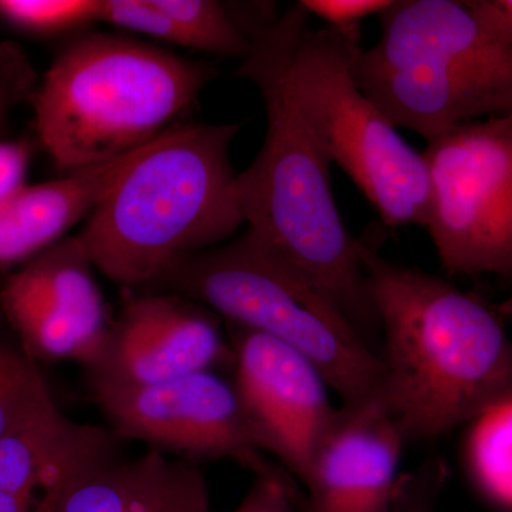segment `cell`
I'll return each instance as SVG.
<instances>
[{"mask_svg": "<svg viewBox=\"0 0 512 512\" xmlns=\"http://www.w3.org/2000/svg\"><path fill=\"white\" fill-rule=\"evenodd\" d=\"M2 113H3L2 96H0V124H2Z\"/></svg>", "mask_w": 512, "mask_h": 512, "instance_id": "83f0119b", "label": "cell"}, {"mask_svg": "<svg viewBox=\"0 0 512 512\" xmlns=\"http://www.w3.org/2000/svg\"><path fill=\"white\" fill-rule=\"evenodd\" d=\"M495 311L498 312L501 318L512 319V292L507 299H504V301L495 308Z\"/></svg>", "mask_w": 512, "mask_h": 512, "instance_id": "484cf974", "label": "cell"}, {"mask_svg": "<svg viewBox=\"0 0 512 512\" xmlns=\"http://www.w3.org/2000/svg\"><path fill=\"white\" fill-rule=\"evenodd\" d=\"M382 37L357 53L360 90L397 128L430 141L483 116L512 113V46L454 0H399Z\"/></svg>", "mask_w": 512, "mask_h": 512, "instance_id": "8992f818", "label": "cell"}, {"mask_svg": "<svg viewBox=\"0 0 512 512\" xmlns=\"http://www.w3.org/2000/svg\"><path fill=\"white\" fill-rule=\"evenodd\" d=\"M100 0H0V18L37 35H55L99 20Z\"/></svg>", "mask_w": 512, "mask_h": 512, "instance_id": "ffe728a7", "label": "cell"}, {"mask_svg": "<svg viewBox=\"0 0 512 512\" xmlns=\"http://www.w3.org/2000/svg\"><path fill=\"white\" fill-rule=\"evenodd\" d=\"M79 239L45 249L0 284V308L37 363L96 365L113 320Z\"/></svg>", "mask_w": 512, "mask_h": 512, "instance_id": "30bf717a", "label": "cell"}, {"mask_svg": "<svg viewBox=\"0 0 512 512\" xmlns=\"http://www.w3.org/2000/svg\"><path fill=\"white\" fill-rule=\"evenodd\" d=\"M302 512H312V511H309L308 508H306L305 505H303ZM406 512H429V511H427V508L424 507L423 504H417V505H413V507H410L409 510H407Z\"/></svg>", "mask_w": 512, "mask_h": 512, "instance_id": "4316f807", "label": "cell"}, {"mask_svg": "<svg viewBox=\"0 0 512 512\" xmlns=\"http://www.w3.org/2000/svg\"><path fill=\"white\" fill-rule=\"evenodd\" d=\"M148 292L177 293L232 325L298 350L315 363L343 404L360 402L382 386L379 353L339 306L247 234L184 259Z\"/></svg>", "mask_w": 512, "mask_h": 512, "instance_id": "52a82bcc", "label": "cell"}, {"mask_svg": "<svg viewBox=\"0 0 512 512\" xmlns=\"http://www.w3.org/2000/svg\"><path fill=\"white\" fill-rule=\"evenodd\" d=\"M121 441L192 463L234 460L255 476L279 468L259 447L234 382L215 370L143 386H90Z\"/></svg>", "mask_w": 512, "mask_h": 512, "instance_id": "9c48e42d", "label": "cell"}, {"mask_svg": "<svg viewBox=\"0 0 512 512\" xmlns=\"http://www.w3.org/2000/svg\"><path fill=\"white\" fill-rule=\"evenodd\" d=\"M180 26L191 49L242 57L251 49V37L241 16L215 0H156Z\"/></svg>", "mask_w": 512, "mask_h": 512, "instance_id": "d6986e66", "label": "cell"}, {"mask_svg": "<svg viewBox=\"0 0 512 512\" xmlns=\"http://www.w3.org/2000/svg\"><path fill=\"white\" fill-rule=\"evenodd\" d=\"M308 16L296 3L279 18L256 20L293 109L326 160L348 174L387 227H423L429 204L423 153L360 90L353 64L362 35L309 28Z\"/></svg>", "mask_w": 512, "mask_h": 512, "instance_id": "277c9868", "label": "cell"}, {"mask_svg": "<svg viewBox=\"0 0 512 512\" xmlns=\"http://www.w3.org/2000/svg\"><path fill=\"white\" fill-rule=\"evenodd\" d=\"M241 123L177 124L138 151L76 235L97 271L151 291L244 224L232 141Z\"/></svg>", "mask_w": 512, "mask_h": 512, "instance_id": "7a4b0ae2", "label": "cell"}, {"mask_svg": "<svg viewBox=\"0 0 512 512\" xmlns=\"http://www.w3.org/2000/svg\"><path fill=\"white\" fill-rule=\"evenodd\" d=\"M466 5L495 37L512 46V0H471Z\"/></svg>", "mask_w": 512, "mask_h": 512, "instance_id": "d4e9b609", "label": "cell"}, {"mask_svg": "<svg viewBox=\"0 0 512 512\" xmlns=\"http://www.w3.org/2000/svg\"><path fill=\"white\" fill-rule=\"evenodd\" d=\"M298 494L291 476L281 467L255 476L251 490L232 512H296Z\"/></svg>", "mask_w": 512, "mask_h": 512, "instance_id": "7402d4cb", "label": "cell"}, {"mask_svg": "<svg viewBox=\"0 0 512 512\" xmlns=\"http://www.w3.org/2000/svg\"><path fill=\"white\" fill-rule=\"evenodd\" d=\"M468 424L464 456L471 480L488 500L512 510V394Z\"/></svg>", "mask_w": 512, "mask_h": 512, "instance_id": "ac0fdd59", "label": "cell"}, {"mask_svg": "<svg viewBox=\"0 0 512 512\" xmlns=\"http://www.w3.org/2000/svg\"><path fill=\"white\" fill-rule=\"evenodd\" d=\"M301 6L328 28L343 33H360V22L376 13H383L392 0H302Z\"/></svg>", "mask_w": 512, "mask_h": 512, "instance_id": "603a6c76", "label": "cell"}, {"mask_svg": "<svg viewBox=\"0 0 512 512\" xmlns=\"http://www.w3.org/2000/svg\"><path fill=\"white\" fill-rule=\"evenodd\" d=\"M201 464L147 448L117 454L74 481L59 512H210Z\"/></svg>", "mask_w": 512, "mask_h": 512, "instance_id": "9a60e30c", "label": "cell"}, {"mask_svg": "<svg viewBox=\"0 0 512 512\" xmlns=\"http://www.w3.org/2000/svg\"><path fill=\"white\" fill-rule=\"evenodd\" d=\"M234 366L231 343L211 309L171 292L124 302L106 348L86 370L89 386H143Z\"/></svg>", "mask_w": 512, "mask_h": 512, "instance_id": "7c38bea8", "label": "cell"}, {"mask_svg": "<svg viewBox=\"0 0 512 512\" xmlns=\"http://www.w3.org/2000/svg\"><path fill=\"white\" fill-rule=\"evenodd\" d=\"M99 20L171 45L187 47L183 30L156 0H100Z\"/></svg>", "mask_w": 512, "mask_h": 512, "instance_id": "44dd1931", "label": "cell"}, {"mask_svg": "<svg viewBox=\"0 0 512 512\" xmlns=\"http://www.w3.org/2000/svg\"><path fill=\"white\" fill-rule=\"evenodd\" d=\"M30 150L22 141H0V207L26 185Z\"/></svg>", "mask_w": 512, "mask_h": 512, "instance_id": "cb8c5ba5", "label": "cell"}, {"mask_svg": "<svg viewBox=\"0 0 512 512\" xmlns=\"http://www.w3.org/2000/svg\"><path fill=\"white\" fill-rule=\"evenodd\" d=\"M238 76L258 87L266 134L258 156L237 175L248 235L259 248L325 293L369 342L380 332L365 266L363 242L340 217L330 163L293 109L274 56L258 28Z\"/></svg>", "mask_w": 512, "mask_h": 512, "instance_id": "3957f363", "label": "cell"}, {"mask_svg": "<svg viewBox=\"0 0 512 512\" xmlns=\"http://www.w3.org/2000/svg\"><path fill=\"white\" fill-rule=\"evenodd\" d=\"M60 413L39 363L0 308V439L40 426Z\"/></svg>", "mask_w": 512, "mask_h": 512, "instance_id": "e0dca14e", "label": "cell"}, {"mask_svg": "<svg viewBox=\"0 0 512 512\" xmlns=\"http://www.w3.org/2000/svg\"><path fill=\"white\" fill-rule=\"evenodd\" d=\"M423 227L454 275L512 278V113L468 121L427 141Z\"/></svg>", "mask_w": 512, "mask_h": 512, "instance_id": "ba28073f", "label": "cell"}, {"mask_svg": "<svg viewBox=\"0 0 512 512\" xmlns=\"http://www.w3.org/2000/svg\"><path fill=\"white\" fill-rule=\"evenodd\" d=\"M383 333L379 394L407 440H434L512 394V340L490 306L363 244Z\"/></svg>", "mask_w": 512, "mask_h": 512, "instance_id": "6da1fadb", "label": "cell"}, {"mask_svg": "<svg viewBox=\"0 0 512 512\" xmlns=\"http://www.w3.org/2000/svg\"><path fill=\"white\" fill-rule=\"evenodd\" d=\"M214 76L207 64L127 37H80L36 94L40 143L69 173L126 156L177 126Z\"/></svg>", "mask_w": 512, "mask_h": 512, "instance_id": "5b68a950", "label": "cell"}, {"mask_svg": "<svg viewBox=\"0 0 512 512\" xmlns=\"http://www.w3.org/2000/svg\"><path fill=\"white\" fill-rule=\"evenodd\" d=\"M228 325L232 382L259 447L303 483L316 444L336 412L329 384L298 350L264 333Z\"/></svg>", "mask_w": 512, "mask_h": 512, "instance_id": "8fae6325", "label": "cell"}, {"mask_svg": "<svg viewBox=\"0 0 512 512\" xmlns=\"http://www.w3.org/2000/svg\"><path fill=\"white\" fill-rule=\"evenodd\" d=\"M140 150L77 168L59 180L23 185L0 207V269L26 264L66 238L99 207Z\"/></svg>", "mask_w": 512, "mask_h": 512, "instance_id": "2e32d148", "label": "cell"}, {"mask_svg": "<svg viewBox=\"0 0 512 512\" xmlns=\"http://www.w3.org/2000/svg\"><path fill=\"white\" fill-rule=\"evenodd\" d=\"M407 437L379 393L336 410L303 484L312 512H389Z\"/></svg>", "mask_w": 512, "mask_h": 512, "instance_id": "4fadbf2b", "label": "cell"}, {"mask_svg": "<svg viewBox=\"0 0 512 512\" xmlns=\"http://www.w3.org/2000/svg\"><path fill=\"white\" fill-rule=\"evenodd\" d=\"M121 443L109 427L63 413L0 439V512H59L74 481L120 454Z\"/></svg>", "mask_w": 512, "mask_h": 512, "instance_id": "5bb4252c", "label": "cell"}]
</instances>
